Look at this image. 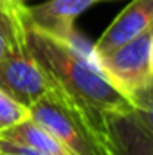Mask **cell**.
<instances>
[{"mask_svg": "<svg viewBox=\"0 0 153 155\" xmlns=\"http://www.w3.org/2000/svg\"><path fill=\"white\" fill-rule=\"evenodd\" d=\"M29 119V108L15 101L9 94L0 88V134Z\"/></svg>", "mask_w": 153, "mask_h": 155, "instance_id": "cell-8", "label": "cell"}, {"mask_svg": "<svg viewBox=\"0 0 153 155\" xmlns=\"http://www.w3.org/2000/svg\"><path fill=\"white\" fill-rule=\"evenodd\" d=\"M22 2H24V4H27V2H29V0H22Z\"/></svg>", "mask_w": 153, "mask_h": 155, "instance_id": "cell-11", "label": "cell"}, {"mask_svg": "<svg viewBox=\"0 0 153 155\" xmlns=\"http://www.w3.org/2000/svg\"><path fill=\"white\" fill-rule=\"evenodd\" d=\"M25 9L27 4H20L15 13L11 40L4 60L0 61V88L25 108H31L54 87V83L27 45Z\"/></svg>", "mask_w": 153, "mask_h": 155, "instance_id": "cell-4", "label": "cell"}, {"mask_svg": "<svg viewBox=\"0 0 153 155\" xmlns=\"http://www.w3.org/2000/svg\"><path fill=\"white\" fill-rule=\"evenodd\" d=\"M0 152L5 155H52V153L33 150L29 146L18 144V143H13V141H5V139H0Z\"/></svg>", "mask_w": 153, "mask_h": 155, "instance_id": "cell-10", "label": "cell"}, {"mask_svg": "<svg viewBox=\"0 0 153 155\" xmlns=\"http://www.w3.org/2000/svg\"><path fill=\"white\" fill-rule=\"evenodd\" d=\"M153 24V0H133L130 2L115 20L105 29L99 40L92 45L94 58L108 54L117 47L132 41L142 35L144 31L151 29Z\"/></svg>", "mask_w": 153, "mask_h": 155, "instance_id": "cell-7", "label": "cell"}, {"mask_svg": "<svg viewBox=\"0 0 153 155\" xmlns=\"http://www.w3.org/2000/svg\"><path fill=\"white\" fill-rule=\"evenodd\" d=\"M29 117L69 155H114L106 126L56 85L29 108Z\"/></svg>", "mask_w": 153, "mask_h": 155, "instance_id": "cell-2", "label": "cell"}, {"mask_svg": "<svg viewBox=\"0 0 153 155\" xmlns=\"http://www.w3.org/2000/svg\"><path fill=\"white\" fill-rule=\"evenodd\" d=\"M0 155H5V153H2V152H0Z\"/></svg>", "mask_w": 153, "mask_h": 155, "instance_id": "cell-12", "label": "cell"}, {"mask_svg": "<svg viewBox=\"0 0 153 155\" xmlns=\"http://www.w3.org/2000/svg\"><path fill=\"white\" fill-rule=\"evenodd\" d=\"M96 0H47L38 5H27V20L45 33L77 43L76 20Z\"/></svg>", "mask_w": 153, "mask_h": 155, "instance_id": "cell-6", "label": "cell"}, {"mask_svg": "<svg viewBox=\"0 0 153 155\" xmlns=\"http://www.w3.org/2000/svg\"><path fill=\"white\" fill-rule=\"evenodd\" d=\"M24 4L22 0H0V61L5 56L11 33H13V22L16 7Z\"/></svg>", "mask_w": 153, "mask_h": 155, "instance_id": "cell-9", "label": "cell"}, {"mask_svg": "<svg viewBox=\"0 0 153 155\" xmlns=\"http://www.w3.org/2000/svg\"><path fill=\"white\" fill-rule=\"evenodd\" d=\"M105 124L114 155H153L151 112L133 108L108 116Z\"/></svg>", "mask_w": 153, "mask_h": 155, "instance_id": "cell-5", "label": "cell"}, {"mask_svg": "<svg viewBox=\"0 0 153 155\" xmlns=\"http://www.w3.org/2000/svg\"><path fill=\"white\" fill-rule=\"evenodd\" d=\"M96 2H97V0H96Z\"/></svg>", "mask_w": 153, "mask_h": 155, "instance_id": "cell-13", "label": "cell"}, {"mask_svg": "<svg viewBox=\"0 0 153 155\" xmlns=\"http://www.w3.org/2000/svg\"><path fill=\"white\" fill-rule=\"evenodd\" d=\"M25 29L27 45L45 74L96 121L105 124L108 116L124 114L135 108L103 76L92 54V47H86L83 40L72 43L45 33L27 20V13Z\"/></svg>", "mask_w": 153, "mask_h": 155, "instance_id": "cell-1", "label": "cell"}, {"mask_svg": "<svg viewBox=\"0 0 153 155\" xmlns=\"http://www.w3.org/2000/svg\"><path fill=\"white\" fill-rule=\"evenodd\" d=\"M153 29L132 41L97 56L96 63L115 90L135 108L151 112L153 87Z\"/></svg>", "mask_w": 153, "mask_h": 155, "instance_id": "cell-3", "label": "cell"}]
</instances>
